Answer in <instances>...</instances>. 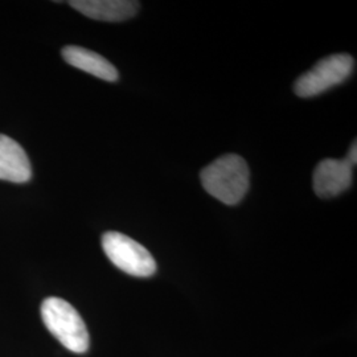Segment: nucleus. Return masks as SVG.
I'll return each mask as SVG.
<instances>
[{"label":"nucleus","mask_w":357,"mask_h":357,"mask_svg":"<svg viewBox=\"0 0 357 357\" xmlns=\"http://www.w3.org/2000/svg\"><path fill=\"white\" fill-rule=\"evenodd\" d=\"M205 191L227 205H237L249 190V167L236 153H225L200 174Z\"/></svg>","instance_id":"1"},{"label":"nucleus","mask_w":357,"mask_h":357,"mask_svg":"<svg viewBox=\"0 0 357 357\" xmlns=\"http://www.w3.org/2000/svg\"><path fill=\"white\" fill-rule=\"evenodd\" d=\"M41 318L48 331L75 354L89 349V332L76 308L61 298H47L41 303Z\"/></svg>","instance_id":"2"},{"label":"nucleus","mask_w":357,"mask_h":357,"mask_svg":"<svg viewBox=\"0 0 357 357\" xmlns=\"http://www.w3.org/2000/svg\"><path fill=\"white\" fill-rule=\"evenodd\" d=\"M355 60L352 56L339 53L318 61L308 72L295 81L294 91L298 97L310 98L344 82L352 75Z\"/></svg>","instance_id":"3"},{"label":"nucleus","mask_w":357,"mask_h":357,"mask_svg":"<svg viewBox=\"0 0 357 357\" xmlns=\"http://www.w3.org/2000/svg\"><path fill=\"white\" fill-rule=\"evenodd\" d=\"M105 255L116 268L132 277H151L156 262L151 253L139 243L119 231H107L102 236Z\"/></svg>","instance_id":"4"},{"label":"nucleus","mask_w":357,"mask_h":357,"mask_svg":"<svg viewBox=\"0 0 357 357\" xmlns=\"http://www.w3.org/2000/svg\"><path fill=\"white\" fill-rule=\"evenodd\" d=\"M354 180V166L347 159L321 160L314 171V191L323 199L347 191Z\"/></svg>","instance_id":"5"},{"label":"nucleus","mask_w":357,"mask_h":357,"mask_svg":"<svg viewBox=\"0 0 357 357\" xmlns=\"http://www.w3.org/2000/svg\"><path fill=\"white\" fill-rule=\"evenodd\" d=\"M69 4L78 13L100 22H125L139 11L132 0H73Z\"/></svg>","instance_id":"6"},{"label":"nucleus","mask_w":357,"mask_h":357,"mask_svg":"<svg viewBox=\"0 0 357 357\" xmlns=\"http://www.w3.org/2000/svg\"><path fill=\"white\" fill-rule=\"evenodd\" d=\"M32 178V167L24 149L0 134V180L23 184Z\"/></svg>","instance_id":"7"},{"label":"nucleus","mask_w":357,"mask_h":357,"mask_svg":"<svg viewBox=\"0 0 357 357\" xmlns=\"http://www.w3.org/2000/svg\"><path fill=\"white\" fill-rule=\"evenodd\" d=\"M61 54L68 64L103 81L114 82L119 77L114 65L96 52L77 45H68L63 48Z\"/></svg>","instance_id":"8"},{"label":"nucleus","mask_w":357,"mask_h":357,"mask_svg":"<svg viewBox=\"0 0 357 357\" xmlns=\"http://www.w3.org/2000/svg\"><path fill=\"white\" fill-rule=\"evenodd\" d=\"M357 146H356V142H354V144L351 146V149H349V153H348V155H347V160L352 165V166L355 167V165H356L357 162V151H356Z\"/></svg>","instance_id":"9"}]
</instances>
